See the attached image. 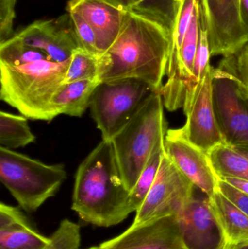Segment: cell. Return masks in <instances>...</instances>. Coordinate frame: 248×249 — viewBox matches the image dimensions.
Here are the masks:
<instances>
[{
	"label": "cell",
	"instance_id": "9a60e30c",
	"mask_svg": "<svg viewBox=\"0 0 248 249\" xmlns=\"http://www.w3.org/2000/svg\"><path fill=\"white\" fill-rule=\"evenodd\" d=\"M181 233L191 249H211L215 244L218 228L211 212L209 197L194 196L175 216Z\"/></svg>",
	"mask_w": 248,
	"mask_h": 249
},
{
	"label": "cell",
	"instance_id": "4dcf8cb0",
	"mask_svg": "<svg viewBox=\"0 0 248 249\" xmlns=\"http://www.w3.org/2000/svg\"><path fill=\"white\" fill-rule=\"evenodd\" d=\"M218 191L248 216V194L223 180L218 181Z\"/></svg>",
	"mask_w": 248,
	"mask_h": 249
},
{
	"label": "cell",
	"instance_id": "836d02e7",
	"mask_svg": "<svg viewBox=\"0 0 248 249\" xmlns=\"http://www.w3.org/2000/svg\"><path fill=\"white\" fill-rule=\"evenodd\" d=\"M241 18L243 26L248 35V0H241Z\"/></svg>",
	"mask_w": 248,
	"mask_h": 249
},
{
	"label": "cell",
	"instance_id": "e0dca14e",
	"mask_svg": "<svg viewBox=\"0 0 248 249\" xmlns=\"http://www.w3.org/2000/svg\"><path fill=\"white\" fill-rule=\"evenodd\" d=\"M50 241L39 233L23 212L0 204V249H42Z\"/></svg>",
	"mask_w": 248,
	"mask_h": 249
},
{
	"label": "cell",
	"instance_id": "3957f363",
	"mask_svg": "<svg viewBox=\"0 0 248 249\" xmlns=\"http://www.w3.org/2000/svg\"><path fill=\"white\" fill-rule=\"evenodd\" d=\"M70 59L40 60L17 67L0 64V99L33 121L56 118L51 101L64 83Z\"/></svg>",
	"mask_w": 248,
	"mask_h": 249
},
{
	"label": "cell",
	"instance_id": "603a6c76",
	"mask_svg": "<svg viewBox=\"0 0 248 249\" xmlns=\"http://www.w3.org/2000/svg\"><path fill=\"white\" fill-rule=\"evenodd\" d=\"M51 60L40 50L26 45L16 35L0 44V64L17 67L40 60Z\"/></svg>",
	"mask_w": 248,
	"mask_h": 249
},
{
	"label": "cell",
	"instance_id": "52a82bcc",
	"mask_svg": "<svg viewBox=\"0 0 248 249\" xmlns=\"http://www.w3.org/2000/svg\"><path fill=\"white\" fill-rule=\"evenodd\" d=\"M212 97L224 143L248 146V98L240 80L224 69L214 68Z\"/></svg>",
	"mask_w": 248,
	"mask_h": 249
},
{
	"label": "cell",
	"instance_id": "44dd1931",
	"mask_svg": "<svg viewBox=\"0 0 248 249\" xmlns=\"http://www.w3.org/2000/svg\"><path fill=\"white\" fill-rule=\"evenodd\" d=\"M36 140L28 124V118L0 112V144L8 149L24 147Z\"/></svg>",
	"mask_w": 248,
	"mask_h": 249
},
{
	"label": "cell",
	"instance_id": "5b68a950",
	"mask_svg": "<svg viewBox=\"0 0 248 249\" xmlns=\"http://www.w3.org/2000/svg\"><path fill=\"white\" fill-rule=\"evenodd\" d=\"M66 178L64 164H45L13 149L0 147V180L26 212L37 211L56 195Z\"/></svg>",
	"mask_w": 248,
	"mask_h": 249
},
{
	"label": "cell",
	"instance_id": "e575fe53",
	"mask_svg": "<svg viewBox=\"0 0 248 249\" xmlns=\"http://www.w3.org/2000/svg\"><path fill=\"white\" fill-rule=\"evenodd\" d=\"M234 148L236 150L238 151L240 153H241L242 155H244V156L248 158V146H240Z\"/></svg>",
	"mask_w": 248,
	"mask_h": 249
},
{
	"label": "cell",
	"instance_id": "8d00e7d4",
	"mask_svg": "<svg viewBox=\"0 0 248 249\" xmlns=\"http://www.w3.org/2000/svg\"><path fill=\"white\" fill-rule=\"evenodd\" d=\"M86 249H99V247H90V248Z\"/></svg>",
	"mask_w": 248,
	"mask_h": 249
},
{
	"label": "cell",
	"instance_id": "7c38bea8",
	"mask_svg": "<svg viewBox=\"0 0 248 249\" xmlns=\"http://www.w3.org/2000/svg\"><path fill=\"white\" fill-rule=\"evenodd\" d=\"M16 35L55 62L70 59L74 51L80 48L68 13L55 18L36 20Z\"/></svg>",
	"mask_w": 248,
	"mask_h": 249
},
{
	"label": "cell",
	"instance_id": "ac0fdd59",
	"mask_svg": "<svg viewBox=\"0 0 248 249\" xmlns=\"http://www.w3.org/2000/svg\"><path fill=\"white\" fill-rule=\"evenodd\" d=\"M100 83L99 79L63 83L51 101L55 116L65 115L81 118L90 107L92 96Z\"/></svg>",
	"mask_w": 248,
	"mask_h": 249
},
{
	"label": "cell",
	"instance_id": "2e32d148",
	"mask_svg": "<svg viewBox=\"0 0 248 249\" xmlns=\"http://www.w3.org/2000/svg\"><path fill=\"white\" fill-rule=\"evenodd\" d=\"M213 216L219 232L215 249H240L248 243V216L219 191L209 197Z\"/></svg>",
	"mask_w": 248,
	"mask_h": 249
},
{
	"label": "cell",
	"instance_id": "4fadbf2b",
	"mask_svg": "<svg viewBox=\"0 0 248 249\" xmlns=\"http://www.w3.org/2000/svg\"><path fill=\"white\" fill-rule=\"evenodd\" d=\"M99 249H191L185 242L175 216L131 225Z\"/></svg>",
	"mask_w": 248,
	"mask_h": 249
},
{
	"label": "cell",
	"instance_id": "f1b7e54d",
	"mask_svg": "<svg viewBox=\"0 0 248 249\" xmlns=\"http://www.w3.org/2000/svg\"><path fill=\"white\" fill-rule=\"evenodd\" d=\"M68 13L72 21L80 48L99 58L100 53L98 48L97 38L93 28L79 13L74 11H68Z\"/></svg>",
	"mask_w": 248,
	"mask_h": 249
},
{
	"label": "cell",
	"instance_id": "d590c367",
	"mask_svg": "<svg viewBox=\"0 0 248 249\" xmlns=\"http://www.w3.org/2000/svg\"><path fill=\"white\" fill-rule=\"evenodd\" d=\"M240 249H248V243L247 244H245L244 246H243V247H242Z\"/></svg>",
	"mask_w": 248,
	"mask_h": 249
},
{
	"label": "cell",
	"instance_id": "d6a6232c",
	"mask_svg": "<svg viewBox=\"0 0 248 249\" xmlns=\"http://www.w3.org/2000/svg\"><path fill=\"white\" fill-rule=\"evenodd\" d=\"M221 180L248 194V181L236 178H225Z\"/></svg>",
	"mask_w": 248,
	"mask_h": 249
},
{
	"label": "cell",
	"instance_id": "cb8c5ba5",
	"mask_svg": "<svg viewBox=\"0 0 248 249\" xmlns=\"http://www.w3.org/2000/svg\"><path fill=\"white\" fill-rule=\"evenodd\" d=\"M94 79H99L98 58L78 48L71 55L64 83Z\"/></svg>",
	"mask_w": 248,
	"mask_h": 249
},
{
	"label": "cell",
	"instance_id": "6da1fadb",
	"mask_svg": "<svg viewBox=\"0 0 248 249\" xmlns=\"http://www.w3.org/2000/svg\"><path fill=\"white\" fill-rule=\"evenodd\" d=\"M170 48V29L160 20L130 10L119 36L98 58L102 82L132 78L160 91Z\"/></svg>",
	"mask_w": 248,
	"mask_h": 249
},
{
	"label": "cell",
	"instance_id": "ba28073f",
	"mask_svg": "<svg viewBox=\"0 0 248 249\" xmlns=\"http://www.w3.org/2000/svg\"><path fill=\"white\" fill-rule=\"evenodd\" d=\"M194 188L192 181L164 152L155 180L141 207L135 212L132 225L176 216L194 197Z\"/></svg>",
	"mask_w": 248,
	"mask_h": 249
},
{
	"label": "cell",
	"instance_id": "83f0119b",
	"mask_svg": "<svg viewBox=\"0 0 248 249\" xmlns=\"http://www.w3.org/2000/svg\"><path fill=\"white\" fill-rule=\"evenodd\" d=\"M218 67L234 74L248 98V42L234 53L224 57Z\"/></svg>",
	"mask_w": 248,
	"mask_h": 249
},
{
	"label": "cell",
	"instance_id": "8fae6325",
	"mask_svg": "<svg viewBox=\"0 0 248 249\" xmlns=\"http://www.w3.org/2000/svg\"><path fill=\"white\" fill-rule=\"evenodd\" d=\"M165 152L179 171L207 197H212L218 191L219 178L208 153L186 140L179 129L167 130Z\"/></svg>",
	"mask_w": 248,
	"mask_h": 249
},
{
	"label": "cell",
	"instance_id": "d4e9b609",
	"mask_svg": "<svg viewBox=\"0 0 248 249\" xmlns=\"http://www.w3.org/2000/svg\"><path fill=\"white\" fill-rule=\"evenodd\" d=\"M211 56L208 28H207L205 16L202 13V9L199 7V42H198L196 55H195L192 80L189 83L187 92L192 90L199 83L208 69L211 67L210 64Z\"/></svg>",
	"mask_w": 248,
	"mask_h": 249
},
{
	"label": "cell",
	"instance_id": "277c9868",
	"mask_svg": "<svg viewBox=\"0 0 248 249\" xmlns=\"http://www.w3.org/2000/svg\"><path fill=\"white\" fill-rule=\"evenodd\" d=\"M160 91H153L112 139L121 174L132 190L153 151L167 132Z\"/></svg>",
	"mask_w": 248,
	"mask_h": 249
},
{
	"label": "cell",
	"instance_id": "30bf717a",
	"mask_svg": "<svg viewBox=\"0 0 248 249\" xmlns=\"http://www.w3.org/2000/svg\"><path fill=\"white\" fill-rule=\"evenodd\" d=\"M198 1L206 21L211 56H228L248 42L241 18V0Z\"/></svg>",
	"mask_w": 248,
	"mask_h": 249
},
{
	"label": "cell",
	"instance_id": "8992f818",
	"mask_svg": "<svg viewBox=\"0 0 248 249\" xmlns=\"http://www.w3.org/2000/svg\"><path fill=\"white\" fill-rule=\"evenodd\" d=\"M155 90L137 79L102 82L90 101L91 116L102 139L112 141Z\"/></svg>",
	"mask_w": 248,
	"mask_h": 249
},
{
	"label": "cell",
	"instance_id": "7402d4cb",
	"mask_svg": "<svg viewBox=\"0 0 248 249\" xmlns=\"http://www.w3.org/2000/svg\"><path fill=\"white\" fill-rule=\"evenodd\" d=\"M164 152L165 139L161 141L153 151L135 186L130 193V207L132 213L139 209L149 192L158 173Z\"/></svg>",
	"mask_w": 248,
	"mask_h": 249
},
{
	"label": "cell",
	"instance_id": "484cf974",
	"mask_svg": "<svg viewBox=\"0 0 248 249\" xmlns=\"http://www.w3.org/2000/svg\"><path fill=\"white\" fill-rule=\"evenodd\" d=\"M180 0H134L131 10L151 16L170 29Z\"/></svg>",
	"mask_w": 248,
	"mask_h": 249
},
{
	"label": "cell",
	"instance_id": "d6986e66",
	"mask_svg": "<svg viewBox=\"0 0 248 249\" xmlns=\"http://www.w3.org/2000/svg\"><path fill=\"white\" fill-rule=\"evenodd\" d=\"M198 0H180L176 17L170 29V48L166 67L167 80H171L177 70L179 53L189 30Z\"/></svg>",
	"mask_w": 248,
	"mask_h": 249
},
{
	"label": "cell",
	"instance_id": "f546056e",
	"mask_svg": "<svg viewBox=\"0 0 248 249\" xmlns=\"http://www.w3.org/2000/svg\"><path fill=\"white\" fill-rule=\"evenodd\" d=\"M17 0H0V44L13 36Z\"/></svg>",
	"mask_w": 248,
	"mask_h": 249
},
{
	"label": "cell",
	"instance_id": "ffe728a7",
	"mask_svg": "<svg viewBox=\"0 0 248 249\" xmlns=\"http://www.w3.org/2000/svg\"><path fill=\"white\" fill-rule=\"evenodd\" d=\"M213 168L219 179L236 178L248 181V158L223 143L208 152Z\"/></svg>",
	"mask_w": 248,
	"mask_h": 249
},
{
	"label": "cell",
	"instance_id": "1f68e13d",
	"mask_svg": "<svg viewBox=\"0 0 248 249\" xmlns=\"http://www.w3.org/2000/svg\"><path fill=\"white\" fill-rule=\"evenodd\" d=\"M116 8L128 11L133 7L134 0H102Z\"/></svg>",
	"mask_w": 248,
	"mask_h": 249
},
{
	"label": "cell",
	"instance_id": "4316f807",
	"mask_svg": "<svg viewBox=\"0 0 248 249\" xmlns=\"http://www.w3.org/2000/svg\"><path fill=\"white\" fill-rule=\"evenodd\" d=\"M50 238V241L42 249H80L81 229L75 222L65 219Z\"/></svg>",
	"mask_w": 248,
	"mask_h": 249
},
{
	"label": "cell",
	"instance_id": "5bb4252c",
	"mask_svg": "<svg viewBox=\"0 0 248 249\" xmlns=\"http://www.w3.org/2000/svg\"><path fill=\"white\" fill-rule=\"evenodd\" d=\"M66 9L79 13L93 28L100 56L119 36L127 13L102 0H70Z\"/></svg>",
	"mask_w": 248,
	"mask_h": 249
},
{
	"label": "cell",
	"instance_id": "7a4b0ae2",
	"mask_svg": "<svg viewBox=\"0 0 248 249\" xmlns=\"http://www.w3.org/2000/svg\"><path fill=\"white\" fill-rule=\"evenodd\" d=\"M130 193L112 142L102 139L77 168L71 209L87 223L115 226L132 213Z\"/></svg>",
	"mask_w": 248,
	"mask_h": 249
},
{
	"label": "cell",
	"instance_id": "9c48e42d",
	"mask_svg": "<svg viewBox=\"0 0 248 249\" xmlns=\"http://www.w3.org/2000/svg\"><path fill=\"white\" fill-rule=\"evenodd\" d=\"M213 70L210 67L199 83L186 93L182 107L186 117V124L179 129L186 140L206 153L224 143L213 104Z\"/></svg>",
	"mask_w": 248,
	"mask_h": 249
}]
</instances>
